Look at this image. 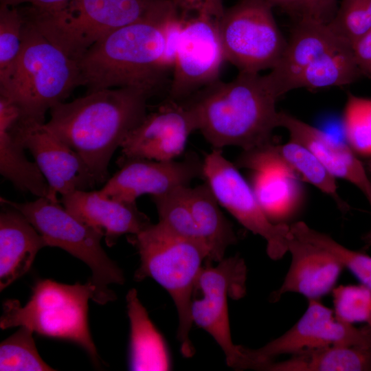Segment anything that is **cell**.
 Masks as SVG:
<instances>
[{
    "label": "cell",
    "instance_id": "33",
    "mask_svg": "<svg viewBox=\"0 0 371 371\" xmlns=\"http://www.w3.org/2000/svg\"><path fill=\"white\" fill-rule=\"evenodd\" d=\"M333 311L339 320L371 326V289L362 284L335 286L332 291Z\"/></svg>",
    "mask_w": 371,
    "mask_h": 371
},
{
    "label": "cell",
    "instance_id": "23",
    "mask_svg": "<svg viewBox=\"0 0 371 371\" xmlns=\"http://www.w3.org/2000/svg\"><path fill=\"white\" fill-rule=\"evenodd\" d=\"M19 116L17 108L0 97V173L20 192L47 198L49 184L35 162L13 135L10 127Z\"/></svg>",
    "mask_w": 371,
    "mask_h": 371
},
{
    "label": "cell",
    "instance_id": "22",
    "mask_svg": "<svg viewBox=\"0 0 371 371\" xmlns=\"http://www.w3.org/2000/svg\"><path fill=\"white\" fill-rule=\"evenodd\" d=\"M4 206L0 214L1 291L26 273L38 251L47 246L20 212Z\"/></svg>",
    "mask_w": 371,
    "mask_h": 371
},
{
    "label": "cell",
    "instance_id": "36",
    "mask_svg": "<svg viewBox=\"0 0 371 371\" xmlns=\"http://www.w3.org/2000/svg\"><path fill=\"white\" fill-rule=\"evenodd\" d=\"M336 0H304L302 17L328 23Z\"/></svg>",
    "mask_w": 371,
    "mask_h": 371
},
{
    "label": "cell",
    "instance_id": "13",
    "mask_svg": "<svg viewBox=\"0 0 371 371\" xmlns=\"http://www.w3.org/2000/svg\"><path fill=\"white\" fill-rule=\"evenodd\" d=\"M339 344L370 346L371 326L357 328L337 319L319 300H308L302 316L283 335L257 349L245 347L247 369L262 370L279 355Z\"/></svg>",
    "mask_w": 371,
    "mask_h": 371
},
{
    "label": "cell",
    "instance_id": "29",
    "mask_svg": "<svg viewBox=\"0 0 371 371\" xmlns=\"http://www.w3.org/2000/svg\"><path fill=\"white\" fill-rule=\"evenodd\" d=\"M291 232L297 237L319 245L333 254L361 284L371 289V256L350 249L329 235L317 231L302 221L290 225Z\"/></svg>",
    "mask_w": 371,
    "mask_h": 371
},
{
    "label": "cell",
    "instance_id": "2",
    "mask_svg": "<svg viewBox=\"0 0 371 371\" xmlns=\"http://www.w3.org/2000/svg\"><path fill=\"white\" fill-rule=\"evenodd\" d=\"M146 92L130 87L87 92L49 111L45 126L74 150L98 184L109 179L110 160L147 115Z\"/></svg>",
    "mask_w": 371,
    "mask_h": 371
},
{
    "label": "cell",
    "instance_id": "34",
    "mask_svg": "<svg viewBox=\"0 0 371 371\" xmlns=\"http://www.w3.org/2000/svg\"><path fill=\"white\" fill-rule=\"evenodd\" d=\"M328 24L337 36L352 45L371 28V17L364 0H341Z\"/></svg>",
    "mask_w": 371,
    "mask_h": 371
},
{
    "label": "cell",
    "instance_id": "24",
    "mask_svg": "<svg viewBox=\"0 0 371 371\" xmlns=\"http://www.w3.org/2000/svg\"><path fill=\"white\" fill-rule=\"evenodd\" d=\"M192 217L208 251L207 263L224 258L227 249L237 243L232 224L223 214L208 184L183 188Z\"/></svg>",
    "mask_w": 371,
    "mask_h": 371
},
{
    "label": "cell",
    "instance_id": "32",
    "mask_svg": "<svg viewBox=\"0 0 371 371\" xmlns=\"http://www.w3.org/2000/svg\"><path fill=\"white\" fill-rule=\"evenodd\" d=\"M23 24L19 8L0 3V85L7 80L20 55Z\"/></svg>",
    "mask_w": 371,
    "mask_h": 371
},
{
    "label": "cell",
    "instance_id": "7",
    "mask_svg": "<svg viewBox=\"0 0 371 371\" xmlns=\"http://www.w3.org/2000/svg\"><path fill=\"white\" fill-rule=\"evenodd\" d=\"M95 291L91 280L71 285L40 280L24 306L16 300L3 303L0 327L5 330L25 326L43 336L72 341L98 363L87 321L88 302L93 298Z\"/></svg>",
    "mask_w": 371,
    "mask_h": 371
},
{
    "label": "cell",
    "instance_id": "15",
    "mask_svg": "<svg viewBox=\"0 0 371 371\" xmlns=\"http://www.w3.org/2000/svg\"><path fill=\"white\" fill-rule=\"evenodd\" d=\"M120 168L100 191L112 199L136 202L140 196L164 195L190 185L198 177L203 178V160L189 153L181 160L158 161L143 157L120 156Z\"/></svg>",
    "mask_w": 371,
    "mask_h": 371
},
{
    "label": "cell",
    "instance_id": "21",
    "mask_svg": "<svg viewBox=\"0 0 371 371\" xmlns=\"http://www.w3.org/2000/svg\"><path fill=\"white\" fill-rule=\"evenodd\" d=\"M279 127L288 131L290 139L307 147L335 179L353 184L371 203V179L346 142L339 141L285 112L279 113Z\"/></svg>",
    "mask_w": 371,
    "mask_h": 371
},
{
    "label": "cell",
    "instance_id": "16",
    "mask_svg": "<svg viewBox=\"0 0 371 371\" xmlns=\"http://www.w3.org/2000/svg\"><path fill=\"white\" fill-rule=\"evenodd\" d=\"M195 131L196 120L186 102L168 98L126 137L121 146L122 156L174 160L184 152Z\"/></svg>",
    "mask_w": 371,
    "mask_h": 371
},
{
    "label": "cell",
    "instance_id": "27",
    "mask_svg": "<svg viewBox=\"0 0 371 371\" xmlns=\"http://www.w3.org/2000/svg\"><path fill=\"white\" fill-rule=\"evenodd\" d=\"M269 148L273 156L300 181L330 196L341 211L349 209L337 192L335 178L307 147L289 139L280 145L271 143Z\"/></svg>",
    "mask_w": 371,
    "mask_h": 371
},
{
    "label": "cell",
    "instance_id": "5",
    "mask_svg": "<svg viewBox=\"0 0 371 371\" xmlns=\"http://www.w3.org/2000/svg\"><path fill=\"white\" fill-rule=\"evenodd\" d=\"M175 59L169 99L183 101L218 80L225 62L221 41L223 0H171Z\"/></svg>",
    "mask_w": 371,
    "mask_h": 371
},
{
    "label": "cell",
    "instance_id": "3",
    "mask_svg": "<svg viewBox=\"0 0 371 371\" xmlns=\"http://www.w3.org/2000/svg\"><path fill=\"white\" fill-rule=\"evenodd\" d=\"M279 98L267 75L239 71L234 80H218L183 101L212 149L247 151L272 142L279 127Z\"/></svg>",
    "mask_w": 371,
    "mask_h": 371
},
{
    "label": "cell",
    "instance_id": "6",
    "mask_svg": "<svg viewBox=\"0 0 371 371\" xmlns=\"http://www.w3.org/2000/svg\"><path fill=\"white\" fill-rule=\"evenodd\" d=\"M136 248L140 264L134 279L141 281L151 278L172 297L178 314L177 339L181 352L191 357L194 348L190 339L193 322L191 304L196 282L207 261V250L201 245L177 236L159 223H151L135 235L128 236Z\"/></svg>",
    "mask_w": 371,
    "mask_h": 371
},
{
    "label": "cell",
    "instance_id": "1",
    "mask_svg": "<svg viewBox=\"0 0 371 371\" xmlns=\"http://www.w3.org/2000/svg\"><path fill=\"white\" fill-rule=\"evenodd\" d=\"M171 0H161L147 15L111 32L78 60L87 92L130 87L157 93L172 75L170 41Z\"/></svg>",
    "mask_w": 371,
    "mask_h": 371
},
{
    "label": "cell",
    "instance_id": "39",
    "mask_svg": "<svg viewBox=\"0 0 371 371\" xmlns=\"http://www.w3.org/2000/svg\"><path fill=\"white\" fill-rule=\"evenodd\" d=\"M363 240L367 247L371 246V229L363 236Z\"/></svg>",
    "mask_w": 371,
    "mask_h": 371
},
{
    "label": "cell",
    "instance_id": "8",
    "mask_svg": "<svg viewBox=\"0 0 371 371\" xmlns=\"http://www.w3.org/2000/svg\"><path fill=\"white\" fill-rule=\"evenodd\" d=\"M161 0H71L60 11L32 6L25 14L49 41L78 60L111 32L147 15Z\"/></svg>",
    "mask_w": 371,
    "mask_h": 371
},
{
    "label": "cell",
    "instance_id": "28",
    "mask_svg": "<svg viewBox=\"0 0 371 371\" xmlns=\"http://www.w3.org/2000/svg\"><path fill=\"white\" fill-rule=\"evenodd\" d=\"M361 76L352 45L343 42L323 55L300 76L296 89L344 86Z\"/></svg>",
    "mask_w": 371,
    "mask_h": 371
},
{
    "label": "cell",
    "instance_id": "14",
    "mask_svg": "<svg viewBox=\"0 0 371 371\" xmlns=\"http://www.w3.org/2000/svg\"><path fill=\"white\" fill-rule=\"evenodd\" d=\"M44 124L19 116L10 129L46 179L49 186L47 199L59 202L58 194L93 188L98 183L84 161Z\"/></svg>",
    "mask_w": 371,
    "mask_h": 371
},
{
    "label": "cell",
    "instance_id": "38",
    "mask_svg": "<svg viewBox=\"0 0 371 371\" xmlns=\"http://www.w3.org/2000/svg\"><path fill=\"white\" fill-rule=\"evenodd\" d=\"M272 7L279 6L286 10L302 13L304 0H263Z\"/></svg>",
    "mask_w": 371,
    "mask_h": 371
},
{
    "label": "cell",
    "instance_id": "18",
    "mask_svg": "<svg viewBox=\"0 0 371 371\" xmlns=\"http://www.w3.org/2000/svg\"><path fill=\"white\" fill-rule=\"evenodd\" d=\"M288 252L290 267L281 286L272 293L275 302L286 293H296L308 300H319L332 292L344 266L330 251L295 236L290 230Z\"/></svg>",
    "mask_w": 371,
    "mask_h": 371
},
{
    "label": "cell",
    "instance_id": "17",
    "mask_svg": "<svg viewBox=\"0 0 371 371\" xmlns=\"http://www.w3.org/2000/svg\"><path fill=\"white\" fill-rule=\"evenodd\" d=\"M269 144L243 151L236 166L252 170L250 185L269 220L286 224L303 204L302 182L273 156Z\"/></svg>",
    "mask_w": 371,
    "mask_h": 371
},
{
    "label": "cell",
    "instance_id": "11",
    "mask_svg": "<svg viewBox=\"0 0 371 371\" xmlns=\"http://www.w3.org/2000/svg\"><path fill=\"white\" fill-rule=\"evenodd\" d=\"M246 279V265L238 256L223 258L216 266L207 263L202 267L194 288L201 296L193 298L191 304L193 323L219 345L227 364L240 370L246 369L247 357L245 347L232 341L227 299H239L245 295Z\"/></svg>",
    "mask_w": 371,
    "mask_h": 371
},
{
    "label": "cell",
    "instance_id": "10",
    "mask_svg": "<svg viewBox=\"0 0 371 371\" xmlns=\"http://www.w3.org/2000/svg\"><path fill=\"white\" fill-rule=\"evenodd\" d=\"M272 8L263 0H240L225 8L221 25L224 58L239 71L271 70L280 59L286 41Z\"/></svg>",
    "mask_w": 371,
    "mask_h": 371
},
{
    "label": "cell",
    "instance_id": "35",
    "mask_svg": "<svg viewBox=\"0 0 371 371\" xmlns=\"http://www.w3.org/2000/svg\"><path fill=\"white\" fill-rule=\"evenodd\" d=\"M361 75L371 78V28L352 45Z\"/></svg>",
    "mask_w": 371,
    "mask_h": 371
},
{
    "label": "cell",
    "instance_id": "19",
    "mask_svg": "<svg viewBox=\"0 0 371 371\" xmlns=\"http://www.w3.org/2000/svg\"><path fill=\"white\" fill-rule=\"evenodd\" d=\"M60 201L69 212L101 233L109 247L121 236L137 234L151 224L136 202L116 200L100 190H76L61 196Z\"/></svg>",
    "mask_w": 371,
    "mask_h": 371
},
{
    "label": "cell",
    "instance_id": "30",
    "mask_svg": "<svg viewBox=\"0 0 371 371\" xmlns=\"http://www.w3.org/2000/svg\"><path fill=\"white\" fill-rule=\"evenodd\" d=\"M33 333L30 328L21 326L1 343V371L54 370L39 355L33 339Z\"/></svg>",
    "mask_w": 371,
    "mask_h": 371
},
{
    "label": "cell",
    "instance_id": "26",
    "mask_svg": "<svg viewBox=\"0 0 371 371\" xmlns=\"http://www.w3.org/2000/svg\"><path fill=\"white\" fill-rule=\"evenodd\" d=\"M267 371H371V347L330 345L304 350L281 361H271Z\"/></svg>",
    "mask_w": 371,
    "mask_h": 371
},
{
    "label": "cell",
    "instance_id": "20",
    "mask_svg": "<svg viewBox=\"0 0 371 371\" xmlns=\"http://www.w3.org/2000/svg\"><path fill=\"white\" fill-rule=\"evenodd\" d=\"M345 41L328 23L301 17L278 63L267 74L278 95L280 98L296 89L298 79L307 68Z\"/></svg>",
    "mask_w": 371,
    "mask_h": 371
},
{
    "label": "cell",
    "instance_id": "25",
    "mask_svg": "<svg viewBox=\"0 0 371 371\" xmlns=\"http://www.w3.org/2000/svg\"><path fill=\"white\" fill-rule=\"evenodd\" d=\"M126 302L131 329L130 369L170 370V359L166 342L140 302L136 289L128 291Z\"/></svg>",
    "mask_w": 371,
    "mask_h": 371
},
{
    "label": "cell",
    "instance_id": "12",
    "mask_svg": "<svg viewBox=\"0 0 371 371\" xmlns=\"http://www.w3.org/2000/svg\"><path fill=\"white\" fill-rule=\"evenodd\" d=\"M203 179L221 206L243 226L266 242L267 254L279 260L288 252L290 225L274 223L266 215L250 185L221 150L212 149L203 159Z\"/></svg>",
    "mask_w": 371,
    "mask_h": 371
},
{
    "label": "cell",
    "instance_id": "9",
    "mask_svg": "<svg viewBox=\"0 0 371 371\" xmlns=\"http://www.w3.org/2000/svg\"><path fill=\"white\" fill-rule=\"evenodd\" d=\"M1 203L20 212L43 237L47 245L59 247L82 260L91 271V282L95 288L92 299L104 304L115 300L109 288L125 282L122 269L106 254L100 244L102 234L80 221L60 202L46 197L18 203L1 197Z\"/></svg>",
    "mask_w": 371,
    "mask_h": 371
},
{
    "label": "cell",
    "instance_id": "31",
    "mask_svg": "<svg viewBox=\"0 0 371 371\" xmlns=\"http://www.w3.org/2000/svg\"><path fill=\"white\" fill-rule=\"evenodd\" d=\"M345 140L357 155L371 157V99L349 94L343 115Z\"/></svg>",
    "mask_w": 371,
    "mask_h": 371
},
{
    "label": "cell",
    "instance_id": "4",
    "mask_svg": "<svg viewBox=\"0 0 371 371\" xmlns=\"http://www.w3.org/2000/svg\"><path fill=\"white\" fill-rule=\"evenodd\" d=\"M23 16L20 55L0 96L14 104L19 117L45 123V113L82 85L78 60L45 37L19 8Z\"/></svg>",
    "mask_w": 371,
    "mask_h": 371
},
{
    "label": "cell",
    "instance_id": "40",
    "mask_svg": "<svg viewBox=\"0 0 371 371\" xmlns=\"http://www.w3.org/2000/svg\"><path fill=\"white\" fill-rule=\"evenodd\" d=\"M364 1L371 17V0H364Z\"/></svg>",
    "mask_w": 371,
    "mask_h": 371
},
{
    "label": "cell",
    "instance_id": "37",
    "mask_svg": "<svg viewBox=\"0 0 371 371\" xmlns=\"http://www.w3.org/2000/svg\"><path fill=\"white\" fill-rule=\"evenodd\" d=\"M71 0H0V3L10 6L27 3L30 5L43 12H56L62 10Z\"/></svg>",
    "mask_w": 371,
    "mask_h": 371
}]
</instances>
